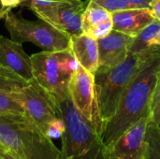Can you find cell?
Here are the masks:
<instances>
[{
  "label": "cell",
  "instance_id": "obj_31",
  "mask_svg": "<svg viewBox=\"0 0 160 159\" xmlns=\"http://www.w3.org/2000/svg\"></svg>",
  "mask_w": 160,
  "mask_h": 159
},
{
  "label": "cell",
  "instance_id": "obj_24",
  "mask_svg": "<svg viewBox=\"0 0 160 159\" xmlns=\"http://www.w3.org/2000/svg\"><path fill=\"white\" fill-rule=\"evenodd\" d=\"M22 0H0L1 7L6 10H11L12 8L20 6Z\"/></svg>",
  "mask_w": 160,
  "mask_h": 159
},
{
  "label": "cell",
  "instance_id": "obj_7",
  "mask_svg": "<svg viewBox=\"0 0 160 159\" xmlns=\"http://www.w3.org/2000/svg\"><path fill=\"white\" fill-rule=\"evenodd\" d=\"M68 90L70 99L77 110L101 135L103 123L96 97L94 75L79 67L69 79Z\"/></svg>",
  "mask_w": 160,
  "mask_h": 159
},
{
  "label": "cell",
  "instance_id": "obj_18",
  "mask_svg": "<svg viewBox=\"0 0 160 159\" xmlns=\"http://www.w3.org/2000/svg\"><path fill=\"white\" fill-rule=\"evenodd\" d=\"M146 142L148 144L147 159H160V127L150 121L146 130Z\"/></svg>",
  "mask_w": 160,
  "mask_h": 159
},
{
  "label": "cell",
  "instance_id": "obj_15",
  "mask_svg": "<svg viewBox=\"0 0 160 159\" xmlns=\"http://www.w3.org/2000/svg\"><path fill=\"white\" fill-rule=\"evenodd\" d=\"M69 50L80 67L95 75L98 68V40L82 33L70 37Z\"/></svg>",
  "mask_w": 160,
  "mask_h": 159
},
{
  "label": "cell",
  "instance_id": "obj_8",
  "mask_svg": "<svg viewBox=\"0 0 160 159\" xmlns=\"http://www.w3.org/2000/svg\"><path fill=\"white\" fill-rule=\"evenodd\" d=\"M61 52L42 51L31 55L34 79L53 97L68 93V85L70 77L61 67Z\"/></svg>",
  "mask_w": 160,
  "mask_h": 159
},
{
  "label": "cell",
  "instance_id": "obj_2",
  "mask_svg": "<svg viewBox=\"0 0 160 159\" xmlns=\"http://www.w3.org/2000/svg\"><path fill=\"white\" fill-rule=\"evenodd\" d=\"M5 152L20 159H62L61 150L25 113L0 116V159Z\"/></svg>",
  "mask_w": 160,
  "mask_h": 159
},
{
  "label": "cell",
  "instance_id": "obj_23",
  "mask_svg": "<svg viewBox=\"0 0 160 159\" xmlns=\"http://www.w3.org/2000/svg\"><path fill=\"white\" fill-rule=\"evenodd\" d=\"M58 1H64V0H22V3L20 6L27 7H29V9L34 10L36 8L43 7L45 6H48L52 3L58 2Z\"/></svg>",
  "mask_w": 160,
  "mask_h": 159
},
{
  "label": "cell",
  "instance_id": "obj_19",
  "mask_svg": "<svg viewBox=\"0 0 160 159\" xmlns=\"http://www.w3.org/2000/svg\"><path fill=\"white\" fill-rule=\"evenodd\" d=\"M24 113L23 108L12 97L11 93L0 91V116Z\"/></svg>",
  "mask_w": 160,
  "mask_h": 159
},
{
  "label": "cell",
  "instance_id": "obj_9",
  "mask_svg": "<svg viewBox=\"0 0 160 159\" xmlns=\"http://www.w3.org/2000/svg\"><path fill=\"white\" fill-rule=\"evenodd\" d=\"M86 5L82 0H64L32 11L39 19L71 37L82 33V20Z\"/></svg>",
  "mask_w": 160,
  "mask_h": 159
},
{
  "label": "cell",
  "instance_id": "obj_10",
  "mask_svg": "<svg viewBox=\"0 0 160 159\" xmlns=\"http://www.w3.org/2000/svg\"><path fill=\"white\" fill-rule=\"evenodd\" d=\"M150 121L151 116L141 119L107 147V159H147L148 144L145 136Z\"/></svg>",
  "mask_w": 160,
  "mask_h": 159
},
{
  "label": "cell",
  "instance_id": "obj_14",
  "mask_svg": "<svg viewBox=\"0 0 160 159\" xmlns=\"http://www.w3.org/2000/svg\"><path fill=\"white\" fill-rule=\"evenodd\" d=\"M113 30L135 37L155 18L150 8H131L112 13Z\"/></svg>",
  "mask_w": 160,
  "mask_h": 159
},
{
  "label": "cell",
  "instance_id": "obj_22",
  "mask_svg": "<svg viewBox=\"0 0 160 159\" xmlns=\"http://www.w3.org/2000/svg\"><path fill=\"white\" fill-rule=\"evenodd\" d=\"M98 4L102 6L111 13L125 9L134 8L131 4L128 3V0H96Z\"/></svg>",
  "mask_w": 160,
  "mask_h": 159
},
{
  "label": "cell",
  "instance_id": "obj_6",
  "mask_svg": "<svg viewBox=\"0 0 160 159\" xmlns=\"http://www.w3.org/2000/svg\"><path fill=\"white\" fill-rule=\"evenodd\" d=\"M12 97L23 108L24 113L45 133L48 124L60 116L57 102L54 97L42 88L35 79L16 92Z\"/></svg>",
  "mask_w": 160,
  "mask_h": 159
},
{
  "label": "cell",
  "instance_id": "obj_21",
  "mask_svg": "<svg viewBox=\"0 0 160 159\" xmlns=\"http://www.w3.org/2000/svg\"><path fill=\"white\" fill-rule=\"evenodd\" d=\"M66 130V125L61 116L52 119L47 126L45 135L51 140L61 139Z\"/></svg>",
  "mask_w": 160,
  "mask_h": 159
},
{
  "label": "cell",
  "instance_id": "obj_13",
  "mask_svg": "<svg viewBox=\"0 0 160 159\" xmlns=\"http://www.w3.org/2000/svg\"><path fill=\"white\" fill-rule=\"evenodd\" d=\"M82 29L83 34L97 40L103 38L113 30L112 13L96 0H90L82 14Z\"/></svg>",
  "mask_w": 160,
  "mask_h": 159
},
{
  "label": "cell",
  "instance_id": "obj_4",
  "mask_svg": "<svg viewBox=\"0 0 160 159\" xmlns=\"http://www.w3.org/2000/svg\"><path fill=\"white\" fill-rule=\"evenodd\" d=\"M146 53L147 52H129L127 59L120 65L112 68H98L95 73L96 97L103 128L113 116L123 93L137 75Z\"/></svg>",
  "mask_w": 160,
  "mask_h": 159
},
{
  "label": "cell",
  "instance_id": "obj_20",
  "mask_svg": "<svg viewBox=\"0 0 160 159\" xmlns=\"http://www.w3.org/2000/svg\"><path fill=\"white\" fill-rule=\"evenodd\" d=\"M150 116H151V121L153 123H155L158 126H160V72L152 96Z\"/></svg>",
  "mask_w": 160,
  "mask_h": 159
},
{
  "label": "cell",
  "instance_id": "obj_11",
  "mask_svg": "<svg viewBox=\"0 0 160 159\" xmlns=\"http://www.w3.org/2000/svg\"><path fill=\"white\" fill-rule=\"evenodd\" d=\"M134 37L112 30L103 38L98 39V68H112L123 63L129 53Z\"/></svg>",
  "mask_w": 160,
  "mask_h": 159
},
{
  "label": "cell",
  "instance_id": "obj_1",
  "mask_svg": "<svg viewBox=\"0 0 160 159\" xmlns=\"http://www.w3.org/2000/svg\"><path fill=\"white\" fill-rule=\"evenodd\" d=\"M159 72L160 47L155 46L147 52L137 75L123 93L113 116L104 126L100 136L106 148L141 119L150 116Z\"/></svg>",
  "mask_w": 160,
  "mask_h": 159
},
{
  "label": "cell",
  "instance_id": "obj_29",
  "mask_svg": "<svg viewBox=\"0 0 160 159\" xmlns=\"http://www.w3.org/2000/svg\"><path fill=\"white\" fill-rule=\"evenodd\" d=\"M8 11V10H6V9H4L2 7H0V19H5L6 14H7Z\"/></svg>",
  "mask_w": 160,
  "mask_h": 159
},
{
  "label": "cell",
  "instance_id": "obj_28",
  "mask_svg": "<svg viewBox=\"0 0 160 159\" xmlns=\"http://www.w3.org/2000/svg\"><path fill=\"white\" fill-rule=\"evenodd\" d=\"M155 46H159L160 47V29L158 30V32L157 33V36L155 37V42H154Z\"/></svg>",
  "mask_w": 160,
  "mask_h": 159
},
{
  "label": "cell",
  "instance_id": "obj_26",
  "mask_svg": "<svg viewBox=\"0 0 160 159\" xmlns=\"http://www.w3.org/2000/svg\"><path fill=\"white\" fill-rule=\"evenodd\" d=\"M134 8H149L153 0H128Z\"/></svg>",
  "mask_w": 160,
  "mask_h": 159
},
{
  "label": "cell",
  "instance_id": "obj_17",
  "mask_svg": "<svg viewBox=\"0 0 160 159\" xmlns=\"http://www.w3.org/2000/svg\"><path fill=\"white\" fill-rule=\"evenodd\" d=\"M27 82L8 68L0 65V91L16 92L25 86Z\"/></svg>",
  "mask_w": 160,
  "mask_h": 159
},
{
  "label": "cell",
  "instance_id": "obj_30",
  "mask_svg": "<svg viewBox=\"0 0 160 159\" xmlns=\"http://www.w3.org/2000/svg\"><path fill=\"white\" fill-rule=\"evenodd\" d=\"M159 127H160V126H159Z\"/></svg>",
  "mask_w": 160,
  "mask_h": 159
},
{
  "label": "cell",
  "instance_id": "obj_25",
  "mask_svg": "<svg viewBox=\"0 0 160 159\" xmlns=\"http://www.w3.org/2000/svg\"><path fill=\"white\" fill-rule=\"evenodd\" d=\"M149 8L154 18L160 22V0H153L150 4Z\"/></svg>",
  "mask_w": 160,
  "mask_h": 159
},
{
  "label": "cell",
  "instance_id": "obj_5",
  "mask_svg": "<svg viewBox=\"0 0 160 159\" xmlns=\"http://www.w3.org/2000/svg\"><path fill=\"white\" fill-rule=\"evenodd\" d=\"M5 25L11 39L18 43L31 42L47 52L69 50L70 37L41 19L26 20L8 10L5 17Z\"/></svg>",
  "mask_w": 160,
  "mask_h": 159
},
{
  "label": "cell",
  "instance_id": "obj_3",
  "mask_svg": "<svg viewBox=\"0 0 160 159\" xmlns=\"http://www.w3.org/2000/svg\"><path fill=\"white\" fill-rule=\"evenodd\" d=\"M66 130L62 136V159H107L100 134L77 110L68 94L54 97Z\"/></svg>",
  "mask_w": 160,
  "mask_h": 159
},
{
  "label": "cell",
  "instance_id": "obj_16",
  "mask_svg": "<svg viewBox=\"0 0 160 159\" xmlns=\"http://www.w3.org/2000/svg\"><path fill=\"white\" fill-rule=\"evenodd\" d=\"M160 29V22L154 20L151 23L145 26L137 36L134 37L133 41L129 47V52L144 53L155 47V37Z\"/></svg>",
  "mask_w": 160,
  "mask_h": 159
},
{
  "label": "cell",
  "instance_id": "obj_27",
  "mask_svg": "<svg viewBox=\"0 0 160 159\" xmlns=\"http://www.w3.org/2000/svg\"><path fill=\"white\" fill-rule=\"evenodd\" d=\"M1 159H20V158H18V157H16L12 156L11 154H9V153H8V152H5V153L3 154V156H2Z\"/></svg>",
  "mask_w": 160,
  "mask_h": 159
},
{
  "label": "cell",
  "instance_id": "obj_12",
  "mask_svg": "<svg viewBox=\"0 0 160 159\" xmlns=\"http://www.w3.org/2000/svg\"><path fill=\"white\" fill-rule=\"evenodd\" d=\"M0 65L8 68L26 82L34 79L31 56L18 43L0 36Z\"/></svg>",
  "mask_w": 160,
  "mask_h": 159
}]
</instances>
